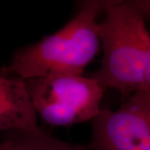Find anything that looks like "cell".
Here are the masks:
<instances>
[{"label":"cell","instance_id":"obj_4","mask_svg":"<svg viewBox=\"0 0 150 150\" xmlns=\"http://www.w3.org/2000/svg\"><path fill=\"white\" fill-rule=\"evenodd\" d=\"M92 130L91 150H150V93L136 91L115 111L101 109Z\"/></svg>","mask_w":150,"mask_h":150},{"label":"cell","instance_id":"obj_9","mask_svg":"<svg viewBox=\"0 0 150 150\" xmlns=\"http://www.w3.org/2000/svg\"><path fill=\"white\" fill-rule=\"evenodd\" d=\"M134 3L142 13L145 22L150 23V0H134Z\"/></svg>","mask_w":150,"mask_h":150},{"label":"cell","instance_id":"obj_7","mask_svg":"<svg viewBox=\"0 0 150 150\" xmlns=\"http://www.w3.org/2000/svg\"><path fill=\"white\" fill-rule=\"evenodd\" d=\"M19 133V132H18ZM19 137L0 142V150H29L19 133Z\"/></svg>","mask_w":150,"mask_h":150},{"label":"cell","instance_id":"obj_5","mask_svg":"<svg viewBox=\"0 0 150 150\" xmlns=\"http://www.w3.org/2000/svg\"><path fill=\"white\" fill-rule=\"evenodd\" d=\"M37 115L25 80L0 74V131L38 133Z\"/></svg>","mask_w":150,"mask_h":150},{"label":"cell","instance_id":"obj_3","mask_svg":"<svg viewBox=\"0 0 150 150\" xmlns=\"http://www.w3.org/2000/svg\"><path fill=\"white\" fill-rule=\"evenodd\" d=\"M35 111L45 123L70 126L100 112L104 88L94 78L51 74L25 80Z\"/></svg>","mask_w":150,"mask_h":150},{"label":"cell","instance_id":"obj_2","mask_svg":"<svg viewBox=\"0 0 150 150\" xmlns=\"http://www.w3.org/2000/svg\"><path fill=\"white\" fill-rule=\"evenodd\" d=\"M104 13L99 28L103 59L93 78L127 98L143 88L150 33L134 1L108 0Z\"/></svg>","mask_w":150,"mask_h":150},{"label":"cell","instance_id":"obj_1","mask_svg":"<svg viewBox=\"0 0 150 150\" xmlns=\"http://www.w3.org/2000/svg\"><path fill=\"white\" fill-rule=\"evenodd\" d=\"M108 1H82L72 20L54 34L17 50L2 73L23 80L51 74L82 75L98 52L100 23L97 19Z\"/></svg>","mask_w":150,"mask_h":150},{"label":"cell","instance_id":"obj_8","mask_svg":"<svg viewBox=\"0 0 150 150\" xmlns=\"http://www.w3.org/2000/svg\"><path fill=\"white\" fill-rule=\"evenodd\" d=\"M143 90L150 93V39L144 60V74H143ZM141 89V90H142Z\"/></svg>","mask_w":150,"mask_h":150},{"label":"cell","instance_id":"obj_6","mask_svg":"<svg viewBox=\"0 0 150 150\" xmlns=\"http://www.w3.org/2000/svg\"><path fill=\"white\" fill-rule=\"evenodd\" d=\"M19 133L29 150H91L88 147L66 143L42 129L38 133Z\"/></svg>","mask_w":150,"mask_h":150}]
</instances>
